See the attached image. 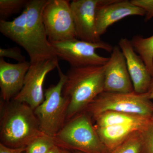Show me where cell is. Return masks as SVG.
<instances>
[{"label":"cell","mask_w":153,"mask_h":153,"mask_svg":"<svg viewBox=\"0 0 153 153\" xmlns=\"http://www.w3.org/2000/svg\"><path fill=\"white\" fill-rule=\"evenodd\" d=\"M27 0H0L1 19L8 18L25 8Z\"/></svg>","instance_id":"21"},{"label":"cell","mask_w":153,"mask_h":153,"mask_svg":"<svg viewBox=\"0 0 153 153\" xmlns=\"http://www.w3.org/2000/svg\"><path fill=\"white\" fill-rule=\"evenodd\" d=\"M139 131L133 134L110 153H142V143Z\"/></svg>","instance_id":"20"},{"label":"cell","mask_w":153,"mask_h":153,"mask_svg":"<svg viewBox=\"0 0 153 153\" xmlns=\"http://www.w3.org/2000/svg\"><path fill=\"white\" fill-rule=\"evenodd\" d=\"M60 153H72L70 151L60 148Z\"/></svg>","instance_id":"28"},{"label":"cell","mask_w":153,"mask_h":153,"mask_svg":"<svg viewBox=\"0 0 153 153\" xmlns=\"http://www.w3.org/2000/svg\"><path fill=\"white\" fill-rule=\"evenodd\" d=\"M133 91L125 58L120 47L114 46L105 71L104 92L127 93Z\"/></svg>","instance_id":"11"},{"label":"cell","mask_w":153,"mask_h":153,"mask_svg":"<svg viewBox=\"0 0 153 153\" xmlns=\"http://www.w3.org/2000/svg\"><path fill=\"white\" fill-rule=\"evenodd\" d=\"M148 121L143 123L128 124L105 127H94L101 141L111 153L133 134L140 130Z\"/></svg>","instance_id":"16"},{"label":"cell","mask_w":153,"mask_h":153,"mask_svg":"<svg viewBox=\"0 0 153 153\" xmlns=\"http://www.w3.org/2000/svg\"><path fill=\"white\" fill-rule=\"evenodd\" d=\"M147 92L138 94L104 92L91 102L85 111L93 118L102 113L114 111L150 118L153 115V102Z\"/></svg>","instance_id":"5"},{"label":"cell","mask_w":153,"mask_h":153,"mask_svg":"<svg viewBox=\"0 0 153 153\" xmlns=\"http://www.w3.org/2000/svg\"><path fill=\"white\" fill-rule=\"evenodd\" d=\"M118 44L126 59L134 91L138 94L147 93L152 81V75L142 59L134 50L131 40L121 38Z\"/></svg>","instance_id":"13"},{"label":"cell","mask_w":153,"mask_h":153,"mask_svg":"<svg viewBox=\"0 0 153 153\" xmlns=\"http://www.w3.org/2000/svg\"><path fill=\"white\" fill-rule=\"evenodd\" d=\"M48 0H30L25 7L27 13L26 27L30 38L44 59L57 57L47 37L42 20L43 10Z\"/></svg>","instance_id":"10"},{"label":"cell","mask_w":153,"mask_h":153,"mask_svg":"<svg viewBox=\"0 0 153 153\" xmlns=\"http://www.w3.org/2000/svg\"><path fill=\"white\" fill-rule=\"evenodd\" d=\"M1 143L12 149L26 147L41 131L34 110L24 102L1 100Z\"/></svg>","instance_id":"1"},{"label":"cell","mask_w":153,"mask_h":153,"mask_svg":"<svg viewBox=\"0 0 153 153\" xmlns=\"http://www.w3.org/2000/svg\"><path fill=\"white\" fill-rule=\"evenodd\" d=\"M58 57L31 63L22 90L13 99L36 109L45 99L44 84L47 74L59 66Z\"/></svg>","instance_id":"8"},{"label":"cell","mask_w":153,"mask_h":153,"mask_svg":"<svg viewBox=\"0 0 153 153\" xmlns=\"http://www.w3.org/2000/svg\"><path fill=\"white\" fill-rule=\"evenodd\" d=\"M0 57L11 58L16 60L18 63L27 61L26 57L22 55L21 49L16 47L8 48H0Z\"/></svg>","instance_id":"23"},{"label":"cell","mask_w":153,"mask_h":153,"mask_svg":"<svg viewBox=\"0 0 153 153\" xmlns=\"http://www.w3.org/2000/svg\"><path fill=\"white\" fill-rule=\"evenodd\" d=\"M30 65V61L11 63L7 62L4 58H0V88L2 100L10 101L22 90Z\"/></svg>","instance_id":"15"},{"label":"cell","mask_w":153,"mask_h":153,"mask_svg":"<svg viewBox=\"0 0 153 153\" xmlns=\"http://www.w3.org/2000/svg\"><path fill=\"white\" fill-rule=\"evenodd\" d=\"M95 121L94 126L105 127L109 126L143 123L149 119L141 116L114 111H107L92 118Z\"/></svg>","instance_id":"17"},{"label":"cell","mask_w":153,"mask_h":153,"mask_svg":"<svg viewBox=\"0 0 153 153\" xmlns=\"http://www.w3.org/2000/svg\"><path fill=\"white\" fill-rule=\"evenodd\" d=\"M142 153H153V115L140 131Z\"/></svg>","instance_id":"22"},{"label":"cell","mask_w":153,"mask_h":153,"mask_svg":"<svg viewBox=\"0 0 153 153\" xmlns=\"http://www.w3.org/2000/svg\"><path fill=\"white\" fill-rule=\"evenodd\" d=\"M27 13L25 9L12 21L1 19L0 32L4 36L23 47L27 53L30 63L45 60L30 38L27 27Z\"/></svg>","instance_id":"14"},{"label":"cell","mask_w":153,"mask_h":153,"mask_svg":"<svg viewBox=\"0 0 153 153\" xmlns=\"http://www.w3.org/2000/svg\"><path fill=\"white\" fill-rule=\"evenodd\" d=\"M56 146L54 137L44 134L38 137L26 147L25 153H47Z\"/></svg>","instance_id":"19"},{"label":"cell","mask_w":153,"mask_h":153,"mask_svg":"<svg viewBox=\"0 0 153 153\" xmlns=\"http://www.w3.org/2000/svg\"><path fill=\"white\" fill-rule=\"evenodd\" d=\"M57 69L59 81L56 85H51L45 90L44 102L34 110L41 131L52 137H55L66 123L69 105V100L62 94L66 74L60 66Z\"/></svg>","instance_id":"4"},{"label":"cell","mask_w":153,"mask_h":153,"mask_svg":"<svg viewBox=\"0 0 153 153\" xmlns=\"http://www.w3.org/2000/svg\"><path fill=\"white\" fill-rule=\"evenodd\" d=\"M107 63L102 66L71 67L67 71L62 91L63 96L69 100L66 122L85 111L88 105L104 91Z\"/></svg>","instance_id":"2"},{"label":"cell","mask_w":153,"mask_h":153,"mask_svg":"<svg viewBox=\"0 0 153 153\" xmlns=\"http://www.w3.org/2000/svg\"><path fill=\"white\" fill-rule=\"evenodd\" d=\"M26 148L12 149L0 143V153H23L25 152Z\"/></svg>","instance_id":"25"},{"label":"cell","mask_w":153,"mask_h":153,"mask_svg":"<svg viewBox=\"0 0 153 153\" xmlns=\"http://www.w3.org/2000/svg\"><path fill=\"white\" fill-rule=\"evenodd\" d=\"M109 0H73L70 5L77 39L91 43L102 41L96 28V14L100 6Z\"/></svg>","instance_id":"9"},{"label":"cell","mask_w":153,"mask_h":153,"mask_svg":"<svg viewBox=\"0 0 153 153\" xmlns=\"http://www.w3.org/2000/svg\"><path fill=\"white\" fill-rule=\"evenodd\" d=\"M134 5L143 9L146 12L145 21L147 22L153 17V0H131Z\"/></svg>","instance_id":"24"},{"label":"cell","mask_w":153,"mask_h":153,"mask_svg":"<svg viewBox=\"0 0 153 153\" xmlns=\"http://www.w3.org/2000/svg\"><path fill=\"white\" fill-rule=\"evenodd\" d=\"M56 146L83 153H110L96 131L91 117L85 111L65 123L54 137Z\"/></svg>","instance_id":"3"},{"label":"cell","mask_w":153,"mask_h":153,"mask_svg":"<svg viewBox=\"0 0 153 153\" xmlns=\"http://www.w3.org/2000/svg\"><path fill=\"white\" fill-rule=\"evenodd\" d=\"M70 2L48 0L44 7L42 20L50 43L76 38Z\"/></svg>","instance_id":"7"},{"label":"cell","mask_w":153,"mask_h":153,"mask_svg":"<svg viewBox=\"0 0 153 153\" xmlns=\"http://www.w3.org/2000/svg\"><path fill=\"white\" fill-rule=\"evenodd\" d=\"M131 41L134 50L142 59L153 76V35L147 38L139 35L134 36Z\"/></svg>","instance_id":"18"},{"label":"cell","mask_w":153,"mask_h":153,"mask_svg":"<svg viewBox=\"0 0 153 153\" xmlns=\"http://www.w3.org/2000/svg\"><path fill=\"white\" fill-rule=\"evenodd\" d=\"M149 97L151 100L153 99V78L152 81L151 83L150 86L147 92Z\"/></svg>","instance_id":"26"},{"label":"cell","mask_w":153,"mask_h":153,"mask_svg":"<svg viewBox=\"0 0 153 153\" xmlns=\"http://www.w3.org/2000/svg\"><path fill=\"white\" fill-rule=\"evenodd\" d=\"M146 12L130 1L109 0L100 6L96 14V28L99 36L104 34L108 28L126 17L145 16Z\"/></svg>","instance_id":"12"},{"label":"cell","mask_w":153,"mask_h":153,"mask_svg":"<svg viewBox=\"0 0 153 153\" xmlns=\"http://www.w3.org/2000/svg\"><path fill=\"white\" fill-rule=\"evenodd\" d=\"M51 44L57 57L66 61L71 67L105 65L109 57L99 55L96 50L102 49L111 53L114 47L103 41L91 43L77 38L51 42Z\"/></svg>","instance_id":"6"},{"label":"cell","mask_w":153,"mask_h":153,"mask_svg":"<svg viewBox=\"0 0 153 153\" xmlns=\"http://www.w3.org/2000/svg\"><path fill=\"white\" fill-rule=\"evenodd\" d=\"M47 153H60V148L57 146H55Z\"/></svg>","instance_id":"27"},{"label":"cell","mask_w":153,"mask_h":153,"mask_svg":"<svg viewBox=\"0 0 153 153\" xmlns=\"http://www.w3.org/2000/svg\"><path fill=\"white\" fill-rule=\"evenodd\" d=\"M72 153H83L82 152H71Z\"/></svg>","instance_id":"29"}]
</instances>
